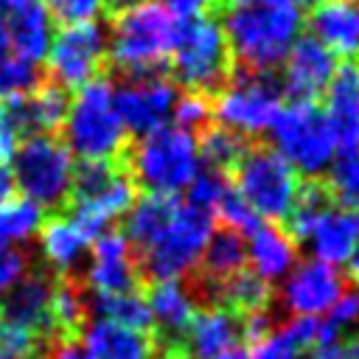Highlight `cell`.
<instances>
[{"label":"cell","mask_w":359,"mask_h":359,"mask_svg":"<svg viewBox=\"0 0 359 359\" xmlns=\"http://www.w3.org/2000/svg\"><path fill=\"white\" fill-rule=\"evenodd\" d=\"M300 8L286 0L275 6H233L224 14L222 31L230 56H236L244 70L269 73L283 62V56L300 36Z\"/></svg>","instance_id":"cell-1"},{"label":"cell","mask_w":359,"mask_h":359,"mask_svg":"<svg viewBox=\"0 0 359 359\" xmlns=\"http://www.w3.org/2000/svg\"><path fill=\"white\" fill-rule=\"evenodd\" d=\"M180 17H174L157 0H140L112 20V36L107 39V56L123 76L160 73L171 59Z\"/></svg>","instance_id":"cell-2"},{"label":"cell","mask_w":359,"mask_h":359,"mask_svg":"<svg viewBox=\"0 0 359 359\" xmlns=\"http://www.w3.org/2000/svg\"><path fill=\"white\" fill-rule=\"evenodd\" d=\"M137 199V185L129 171L118 168L115 160H81L73 168L70 185V219L79 230L95 241L109 224L123 216Z\"/></svg>","instance_id":"cell-3"},{"label":"cell","mask_w":359,"mask_h":359,"mask_svg":"<svg viewBox=\"0 0 359 359\" xmlns=\"http://www.w3.org/2000/svg\"><path fill=\"white\" fill-rule=\"evenodd\" d=\"M65 146L81 160H118L126 149V129L112 101V84L93 79L70 98L65 123Z\"/></svg>","instance_id":"cell-4"},{"label":"cell","mask_w":359,"mask_h":359,"mask_svg":"<svg viewBox=\"0 0 359 359\" xmlns=\"http://www.w3.org/2000/svg\"><path fill=\"white\" fill-rule=\"evenodd\" d=\"M199 165L196 135L177 126H163L137 137L129 151V177L149 194L177 196L196 177Z\"/></svg>","instance_id":"cell-5"},{"label":"cell","mask_w":359,"mask_h":359,"mask_svg":"<svg viewBox=\"0 0 359 359\" xmlns=\"http://www.w3.org/2000/svg\"><path fill=\"white\" fill-rule=\"evenodd\" d=\"M210 233L213 216L208 210L191 202H177L157 238L137 250V269L151 280H182L199 266Z\"/></svg>","instance_id":"cell-6"},{"label":"cell","mask_w":359,"mask_h":359,"mask_svg":"<svg viewBox=\"0 0 359 359\" xmlns=\"http://www.w3.org/2000/svg\"><path fill=\"white\" fill-rule=\"evenodd\" d=\"M11 160V177L22 196L36 202L45 213H56L67 205L76 163L65 140H59L56 135H31L17 146Z\"/></svg>","instance_id":"cell-7"},{"label":"cell","mask_w":359,"mask_h":359,"mask_svg":"<svg viewBox=\"0 0 359 359\" xmlns=\"http://www.w3.org/2000/svg\"><path fill=\"white\" fill-rule=\"evenodd\" d=\"M272 149L306 177H317L328 171L331 160L337 157V140L325 112L317 101H292L280 107L278 118L269 126Z\"/></svg>","instance_id":"cell-8"},{"label":"cell","mask_w":359,"mask_h":359,"mask_svg":"<svg viewBox=\"0 0 359 359\" xmlns=\"http://www.w3.org/2000/svg\"><path fill=\"white\" fill-rule=\"evenodd\" d=\"M171 67L174 79L194 93L219 90L230 70V48L222 22L205 14L182 20L171 50Z\"/></svg>","instance_id":"cell-9"},{"label":"cell","mask_w":359,"mask_h":359,"mask_svg":"<svg viewBox=\"0 0 359 359\" xmlns=\"http://www.w3.org/2000/svg\"><path fill=\"white\" fill-rule=\"evenodd\" d=\"M236 191L247 199L258 219L283 222L297 199V171L266 146H252L236 163Z\"/></svg>","instance_id":"cell-10"},{"label":"cell","mask_w":359,"mask_h":359,"mask_svg":"<svg viewBox=\"0 0 359 359\" xmlns=\"http://www.w3.org/2000/svg\"><path fill=\"white\" fill-rule=\"evenodd\" d=\"M283 107L280 81L264 70H241L224 87H219L216 101L210 104L219 126L238 135L269 132L272 121Z\"/></svg>","instance_id":"cell-11"},{"label":"cell","mask_w":359,"mask_h":359,"mask_svg":"<svg viewBox=\"0 0 359 359\" xmlns=\"http://www.w3.org/2000/svg\"><path fill=\"white\" fill-rule=\"evenodd\" d=\"M48 79L65 90L93 81L107 59V31L98 20L62 25L48 48Z\"/></svg>","instance_id":"cell-12"},{"label":"cell","mask_w":359,"mask_h":359,"mask_svg":"<svg viewBox=\"0 0 359 359\" xmlns=\"http://www.w3.org/2000/svg\"><path fill=\"white\" fill-rule=\"evenodd\" d=\"M177 95L180 93H177L174 81H168L160 73L126 76L118 87H112V101H115L118 118H121L123 129L137 137L168 126Z\"/></svg>","instance_id":"cell-13"},{"label":"cell","mask_w":359,"mask_h":359,"mask_svg":"<svg viewBox=\"0 0 359 359\" xmlns=\"http://www.w3.org/2000/svg\"><path fill=\"white\" fill-rule=\"evenodd\" d=\"M342 292L345 280L337 266L309 258L286 272L280 283V303L294 317H323Z\"/></svg>","instance_id":"cell-14"},{"label":"cell","mask_w":359,"mask_h":359,"mask_svg":"<svg viewBox=\"0 0 359 359\" xmlns=\"http://www.w3.org/2000/svg\"><path fill=\"white\" fill-rule=\"evenodd\" d=\"M53 280L48 269L31 266L25 269V275L8 286L0 294V317L39 334L42 339H56L53 337V325H50V292H53Z\"/></svg>","instance_id":"cell-15"},{"label":"cell","mask_w":359,"mask_h":359,"mask_svg":"<svg viewBox=\"0 0 359 359\" xmlns=\"http://www.w3.org/2000/svg\"><path fill=\"white\" fill-rule=\"evenodd\" d=\"M280 65H283L280 90L289 93L294 101H314L317 95L325 93L337 70V56L314 36H297Z\"/></svg>","instance_id":"cell-16"},{"label":"cell","mask_w":359,"mask_h":359,"mask_svg":"<svg viewBox=\"0 0 359 359\" xmlns=\"http://www.w3.org/2000/svg\"><path fill=\"white\" fill-rule=\"evenodd\" d=\"M140 280L137 258L123 233L107 230L93 241V261L87 266V283L95 294L132 292Z\"/></svg>","instance_id":"cell-17"},{"label":"cell","mask_w":359,"mask_h":359,"mask_svg":"<svg viewBox=\"0 0 359 359\" xmlns=\"http://www.w3.org/2000/svg\"><path fill=\"white\" fill-rule=\"evenodd\" d=\"M303 244L309 247L311 258L331 266H345V261L359 250V208L328 205Z\"/></svg>","instance_id":"cell-18"},{"label":"cell","mask_w":359,"mask_h":359,"mask_svg":"<svg viewBox=\"0 0 359 359\" xmlns=\"http://www.w3.org/2000/svg\"><path fill=\"white\" fill-rule=\"evenodd\" d=\"M325 118L331 123L337 151L359 149V65H337L325 87Z\"/></svg>","instance_id":"cell-19"},{"label":"cell","mask_w":359,"mask_h":359,"mask_svg":"<svg viewBox=\"0 0 359 359\" xmlns=\"http://www.w3.org/2000/svg\"><path fill=\"white\" fill-rule=\"evenodd\" d=\"M149 311H151V325H157L160 342L165 345L168 356L182 353L180 345L191 328V320L196 314L194 294L182 286V280H154L149 289Z\"/></svg>","instance_id":"cell-20"},{"label":"cell","mask_w":359,"mask_h":359,"mask_svg":"<svg viewBox=\"0 0 359 359\" xmlns=\"http://www.w3.org/2000/svg\"><path fill=\"white\" fill-rule=\"evenodd\" d=\"M309 36L323 42L334 56L353 59L359 53V11L353 0H323L311 6L306 20Z\"/></svg>","instance_id":"cell-21"},{"label":"cell","mask_w":359,"mask_h":359,"mask_svg":"<svg viewBox=\"0 0 359 359\" xmlns=\"http://www.w3.org/2000/svg\"><path fill=\"white\" fill-rule=\"evenodd\" d=\"M247 264H250V272H255L266 283L283 280L286 272L297 264L294 238L286 230H280L275 222L269 224L258 222L247 233Z\"/></svg>","instance_id":"cell-22"},{"label":"cell","mask_w":359,"mask_h":359,"mask_svg":"<svg viewBox=\"0 0 359 359\" xmlns=\"http://www.w3.org/2000/svg\"><path fill=\"white\" fill-rule=\"evenodd\" d=\"M191 359H213L241 342V320L224 306H210L194 314L185 334Z\"/></svg>","instance_id":"cell-23"},{"label":"cell","mask_w":359,"mask_h":359,"mask_svg":"<svg viewBox=\"0 0 359 359\" xmlns=\"http://www.w3.org/2000/svg\"><path fill=\"white\" fill-rule=\"evenodd\" d=\"M17 101V115L22 123L25 137L31 135H56L65 123L67 107H70V95L65 87H59L56 81H50L48 76L28 93L14 95Z\"/></svg>","instance_id":"cell-24"},{"label":"cell","mask_w":359,"mask_h":359,"mask_svg":"<svg viewBox=\"0 0 359 359\" xmlns=\"http://www.w3.org/2000/svg\"><path fill=\"white\" fill-rule=\"evenodd\" d=\"M81 345L93 359H154V345L143 331L101 317L81 328Z\"/></svg>","instance_id":"cell-25"},{"label":"cell","mask_w":359,"mask_h":359,"mask_svg":"<svg viewBox=\"0 0 359 359\" xmlns=\"http://www.w3.org/2000/svg\"><path fill=\"white\" fill-rule=\"evenodd\" d=\"M53 39V20L42 0H31L8 11V48L14 56L28 62H42Z\"/></svg>","instance_id":"cell-26"},{"label":"cell","mask_w":359,"mask_h":359,"mask_svg":"<svg viewBox=\"0 0 359 359\" xmlns=\"http://www.w3.org/2000/svg\"><path fill=\"white\" fill-rule=\"evenodd\" d=\"M93 241L79 230V224L70 216H50L42 222L39 227V247L45 261L59 272V275H70L79 261L84 258L87 247Z\"/></svg>","instance_id":"cell-27"},{"label":"cell","mask_w":359,"mask_h":359,"mask_svg":"<svg viewBox=\"0 0 359 359\" xmlns=\"http://www.w3.org/2000/svg\"><path fill=\"white\" fill-rule=\"evenodd\" d=\"M177 208V196H165V194H146L140 199L132 202V208L123 213L126 216V241L137 250H143L146 244H151L157 238V233L165 227V222L171 219Z\"/></svg>","instance_id":"cell-28"},{"label":"cell","mask_w":359,"mask_h":359,"mask_svg":"<svg viewBox=\"0 0 359 359\" xmlns=\"http://www.w3.org/2000/svg\"><path fill=\"white\" fill-rule=\"evenodd\" d=\"M87 294L84 289L70 278V275H59L53 280V292H50V325H53V337L56 339H76L84 328V317H87Z\"/></svg>","instance_id":"cell-29"},{"label":"cell","mask_w":359,"mask_h":359,"mask_svg":"<svg viewBox=\"0 0 359 359\" xmlns=\"http://www.w3.org/2000/svg\"><path fill=\"white\" fill-rule=\"evenodd\" d=\"M202 269L208 275V280L222 283L227 278H233L236 272H241L247 266V238L236 230H213L205 252H202Z\"/></svg>","instance_id":"cell-30"},{"label":"cell","mask_w":359,"mask_h":359,"mask_svg":"<svg viewBox=\"0 0 359 359\" xmlns=\"http://www.w3.org/2000/svg\"><path fill=\"white\" fill-rule=\"evenodd\" d=\"M272 283L261 280L255 272L241 269L233 278L216 283V297L224 303V309H230L233 314H252V311H264L269 306L272 297Z\"/></svg>","instance_id":"cell-31"},{"label":"cell","mask_w":359,"mask_h":359,"mask_svg":"<svg viewBox=\"0 0 359 359\" xmlns=\"http://www.w3.org/2000/svg\"><path fill=\"white\" fill-rule=\"evenodd\" d=\"M90 309L95 311V317L135 328V331H149L151 328V311L143 294L132 292H109V294H95L90 300Z\"/></svg>","instance_id":"cell-32"},{"label":"cell","mask_w":359,"mask_h":359,"mask_svg":"<svg viewBox=\"0 0 359 359\" xmlns=\"http://www.w3.org/2000/svg\"><path fill=\"white\" fill-rule=\"evenodd\" d=\"M199 146V160L205 168H216V171H224L227 168H236V163L241 160V154L250 149L244 143V135L233 132V129H224V126H216V129H205L202 137L196 140Z\"/></svg>","instance_id":"cell-33"},{"label":"cell","mask_w":359,"mask_h":359,"mask_svg":"<svg viewBox=\"0 0 359 359\" xmlns=\"http://www.w3.org/2000/svg\"><path fill=\"white\" fill-rule=\"evenodd\" d=\"M45 210L28 196H11L0 205V241H25L39 233Z\"/></svg>","instance_id":"cell-34"},{"label":"cell","mask_w":359,"mask_h":359,"mask_svg":"<svg viewBox=\"0 0 359 359\" xmlns=\"http://www.w3.org/2000/svg\"><path fill=\"white\" fill-rule=\"evenodd\" d=\"M328 205H331V196H328V191H325L323 185H317V182L300 185L297 199H294V205H292V210H289V216H286V222H289V236L297 238V241H303V238L309 236V230L314 227V222L323 216V210H325Z\"/></svg>","instance_id":"cell-35"},{"label":"cell","mask_w":359,"mask_h":359,"mask_svg":"<svg viewBox=\"0 0 359 359\" xmlns=\"http://www.w3.org/2000/svg\"><path fill=\"white\" fill-rule=\"evenodd\" d=\"M328 196L337 205L359 208V149L356 151H337L328 165Z\"/></svg>","instance_id":"cell-36"},{"label":"cell","mask_w":359,"mask_h":359,"mask_svg":"<svg viewBox=\"0 0 359 359\" xmlns=\"http://www.w3.org/2000/svg\"><path fill=\"white\" fill-rule=\"evenodd\" d=\"M359 325V289H345L320 320V345L342 339Z\"/></svg>","instance_id":"cell-37"},{"label":"cell","mask_w":359,"mask_h":359,"mask_svg":"<svg viewBox=\"0 0 359 359\" xmlns=\"http://www.w3.org/2000/svg\"><path fill=\"white\" fill-rule=\"evenodd\" d=\"M45 76L39 73L36 62H28L22 56L6 53L0 56V98H11V95H22L28 90H34Z\"/></svg>","instance_id":"cell-38"},{"label":"cell","mask_w":359,"mask_h":359,"mask_svg":"<svg viewBox=\"0 0 359 359\" xmlns=\"http://www.w3.org/2000/svg\"><path fill=\"white\" fill-rule=\"evenodd\" d=\"M227 188H230V180H227L224 171H216V168H199L196 177L188 182L185 191H188V202H191V205H196V208L213 213L216 202L224 196Z\"/></svg>","instance_id":"cell-39"},{"label":"cell","mask_w":359,"mask_h":359,"mask_svg":"<svg viewBox=\"0 0 359 359\" xmlns=\"http://www.w3.org/2000/svg\"><path fill=\"white\" fill-rule=\"evenodd\" d=\"M213 109H210V101L205 93H188V95H177L174 101V109H171V121L177 129H185V132H199L208 126Z\"/></svg>","instance_id":"cell-40"},{"label":"cell","mask_w":359,"mask_h":359,"mask_svg":"<svg viewBox=\"0 0 359 359\" xmlns=\"http://www.w3.org/2000/svg\"><path fill=\"white\" fill-rule=\"evenodd\" d=\"M213 213L224 222L227 230H236V233H241V236H247V233L258 224L255 210L247 205V199H244L236 188H227V191H224V196L216 202Z\"/></svg>","instance_id":"cell-41"},{"label":"cell","mask_w":359,"mask_h":359,"mask_svg":"<svg viewBox=\"0 0 359 359\" xmlns=\"http://www.w3.org/2000/svg\"><path fill=\"white\" fill-rule=\"evenodd\" d=\"M252 359H314L311 348L294 342L280 325L275 331H269L258 345H252Z\"/></svg>","instance_id":"cell-42"},{"label":"cell","mask_w":359,"mask_h":359,"mask_svg":"<svg viewBox=\"0 0 359 359\" xmlns=\"http://www.w3.org/2000/svg\"><path fill=\"white\" fill-rule=\"evenodd\" d=\"M42 6L48 8L53 22L73 25V22L95 20L104 8V0H42Z\"/></svg>","instance_id":"cell-43"},{"label":"cell","mask_w":359,"mask_h":359,"mask_svg":"<svg viewBox=\"0 0 359 359\" xmlns=\"http://www.w3.org/2000/svg\"><path fill=\"white\" fill-rule=\"evenodd\" d=\"M25 140L20 115H17V101L11 98H0V160H11V154L17 151V146Z\"/></svg>","instance_id":"cell-44"},{"label":"cell","mask_w":359,"mask_h":359,"mask_svg":"<svg viewBox=\"0 0 359 359\" xmlns=\"http://www.w3.org/2000/svg\"><path fill=\"white\" fill-rule=\"evenodd\" d=\"M25 269H28L25 252H20V250L8 247L6 241H0V294H3L8 286H14V283L25 275Z\"/></svg>","instance_id":"cell-45"},{"label":"cell","mask_w":359,"mask_h":359,"mask_svg":"<svg viewBox=\"0 0 359 359\" xmlns=\"http://www.w3.org/2000/svg\"><path fill=\"white\" fill-rule=\"evenodd\" d=\"M39 359H93L79 339H53L45 345Z\"/></svg>","instance_id":"cell-46"},{"label":"cell","mask_w":359,"mask_h":359,"mask_svg":"<svg viewBox=\"0 0 359 359\" xmlns=\"http://www.w3.org/2000/svg\"><path fill=\"white\" fill-rule=\"evenodd\" d=\"M269 331H272V320L266 317V311H252L241 317V339H247L250 345H258Z\"/></svg>","instance_id":"cell-47"},{"label":"cell","mask_w":359,"mask_h":359,"mask_svg":"<svg viewBox=\"0 0 359 359\" xmlns=\"http://www.w3.org/2000/svg\"><path fill=\"white\" fill-rule=\"evenodd\" d=\"M157 3H163L180 20H191V17H202L216 0H157Z\"/></svg>","instance_id":"cell-48"},{"label":"cell","mask_w":359,"mask_h":359,"mask_svg":"<svg viewBox=\"0 0 359 359\" xmlns=\"http://www.w3.org/2000/svg\"><path fill=\"white\" fill-rule=\"evenodd\" d=\"M311 356H314V359H351V356H348V345H345V339L317 345V348L311 351Z\"/></svg>","instance_id":"cell-49"},{"label":"cell","mask_w":359,"mask_h":359,"mask_svg":"<svg viewBox=\"0 0 359 359\" xmlns=\"http://www.w3.org/2000/svg\"><path fill=\"white\" fill-rule=\"evenodd\" d=\"M11 196H14V177H11L8 163L0 160V205H3L6 199H11Z\"/></svg>","instance_id":"cell-50"},{"label":"cell","mask_w":359,"mask_h":359,"mask_svg":"<svg viewBox=\"0 0 359 359\" xmlns=\"http://www.w3.org/2000/svg\"><path fill=\"white\" fill-rule=\"evenodd\" d=\"M6 53H11V48H8V8L0 6V56H6Z\"/></svg>","instance_id":"cell-51"},{"label":"cell","mask_w":359,"mask_h":359,"mask_svg":"<svg viewBox=\"0 0 359 359\" xmlns=\"http://www.w3.org/2000/svg\"><path fill=\"white\" fill-rule=\"evenodd\" d=\"M213 359H252V353L247 348H230V351H224V353H219Z\"/></svg>","instance_id":"cell-52"},{"label":"cell","mask_w":359,"mask_h":359,"mask_svg":"<svg viewBox=\"0 0 359 359\" xmlns=\"http://www.w3.org/2000/svg\"><path fill=\"white\" fill-rule=\"evenodd\" d=\"M135 3H140V0H104V6H107L112 14H118V11H123V8L135 6Z\"/></svg>","instance_id":"cell-53"},{"label":"cell","mask_w":359,"mask_h":359,"mask_svg":"<svg viewBox=\"0 0 359 359\" xmlns=\"http://www.w3.org/2000/svg\"><path fill=\"white\" fill-rule=\"evenodd\" d=\"M345 266H348V275H351L353 280H359V250L345 261Z\"/></svg>","instance_id":"cell-54"},{"label":"cell","mask_w":359,"mask_h":359,"mask_svg":"<svg viewBox=\"0 0 359 359\" xmlns=\"http://www.w3.org/2000/svg\"><path fill=\"white\" fill-rule=\"evenodd\" d=\"M236 6H275V3H286V0H233Z\"/></svg>","instance_id":"cell-55"},{"label":"cell","mask_w":359,"mask_h":359,"mask_svg":"<svg viewBox=\"0 0 359 359\" xmlns=\"http://www.w3.org/2000/svg\"><path fill=\"white\" fill-rule=\"evenodd\" d=\"M25 3H31V0H0V6L8 8V11H11V8H20V6H25Z\"/></svg>","instance_id":"cell-56"},{"label":"cell","mask_w":359,"mask_h":359,"mask_svg":"<svg viewBox=\"0 0 359 359\" xmlns=\"http://www.w3.org/2000/svg\"><path fill=\"white\" fill-rule=\"evenodd\" d=\"M292 3H294V6H309V8H311V6H317V3H323V0H292Z\"/></svg>","instance_id":"cell-57"},{"label":"cell","mask_w":359,"mask_h":359,"mask_svg":"<svg viewBox=\"0 0 359 359\" xmlns=\"http://www.w3.org/2000/svg\"><path fill=\"white\" fill-rule=\"evenodd\" d=\"M168 359H191L188 353H177V356H168Z\"/></svg>","instance_id":"cell-58"},{"label":"cell","mask_w":359,"mask_h":359,"mask_svg":"<svg viewBox=\"0 0 359 359\" xmlns=\"http://www.w3.org/2000/svg\"><path fill=\"white\" fill-rule=\"evenodd\" d=\"M0 359H11V356H8V353H6L3 348H0Z\"/></svg>","instance_id":"cell-59"},{"label":"cell","mask_w":359,"mask_h":359,"mask_svg":"<svg viewBox=\"0 0 359 359\" xmlns=\"http://www.w3.org/2000/svg\"><path fill=\"white\" fill-rule=\"evenodd\" d=\"M353 6H356V11H359V0H353Z\"/></svg>","instance_id":"cell-60"}]
</instances>
